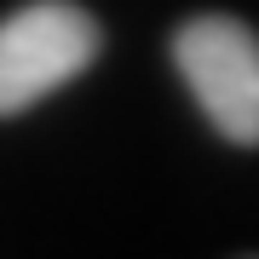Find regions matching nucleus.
Returning <instances> with one entry per match:
<instances>
[{
    "mask_svg": "<svg viewBox=\"0 0 259 259\" xmlns=\"http://www.w3.org/2000/svg\"><path fill=\"white\" fill-rule=\"evenodd\" d=\"M104 29L75 0H29L0 18V115H23L47 93L93 69Z\"/></svg>",
    "mask_w": 259,
    "mask_h": 259,
    "instance_id": "1",
    "label": "nucleus"
},
{
    "mask_svg": "<svg viewBox=\"0 0 259 259\" xmlns=\"http://www.w3.org/2000/svg\"><path fill=\"white\" fill-rule=\"evenodd\" d=\"M173 64L190 98L231 144H259V35L242 18L202 12L173 35Z\"/></svg>",
    "mask_w": 259,
    "mask_h": 259,
    "instance_id": "2",
    "label": "nucleus"
}]
</instances>
